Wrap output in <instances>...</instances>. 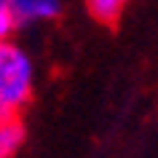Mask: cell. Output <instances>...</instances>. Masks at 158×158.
<instances>
[{"instance_id":"obj_1","label":"cell","mask_w":158,"mask_h":158,"mask_svg":"<svg viewBox=\"0 0 158 158\" xmlns=\"http://www.w3.org/2000/svg\"><path fill=\"white\" fill-rule=\"evenodd\" d=\"M32 59L14 43L0 46V105L22 110L32 97Z\"/></svg>"},{"instance_id":"obj_2","label":"cell","mask_w":158,"mask_h":158,"mask_svg":"<svg viewBox=\"0 0 158 158\" xmlns=\"http://www.w3.org/2000/svg\"><path fill=\"white\" fill-rule=\"evenodd\" d=\"M0 8H6L19 24H32V22H46L62 14L59 0H0Z\"/></svg>"},{"instance_id":"obj_3","label":"cell","mask_w":158,"mask_h":158,"mask_svg":"<svg viewBox=\"0 0 158 158\" xmlns=\"http://www.w3.org/2000/svg\"><path fill=\"white\" fill-rule=\"evenodd\" d=\"M24 145V126L22 121H11V123L0 126V158H14Z\"/></svg>"},{"instance_id":"obj_4","label":"cell","mask_w":158,"mask_h":158,"mask_svg":"<svg viewBox=\"0 0 158 158\" xmlns=\"http://www.w3.org/2000/svg\"><path fill=\"white\" fill-rule=\"evenodd\" d=\"M126 3H129V0H86L89 14H91L97 22H102V24H115Z\"/></svg>"},{"instance_id":"obj_5","label":"cell","mask_w":158,"mask_h":158,"mask_svg":"<svg viewBox=\"0 0 158 158\" xmlns=\"http://www.w3.org/2000/svg\"><path fill=\"white\" fill-rule=\"evenodd\" d=\"M14 27H16L14 16H11L6 8H0V46H3V43H8V35H11Z\"/></svg>"}]
</instances>
